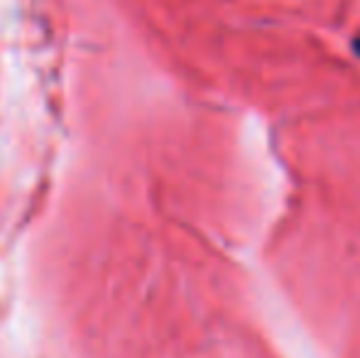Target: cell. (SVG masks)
Masks as SVG:
<instances>
[{
  "label": "cell",
  "instance_id": "cell-1",
  "mask_svg": "<svg viewBox=\"0 0 360 358\" xmlns=\"http://www.w3.org/2000/svg\"><path fill=\"white\" fill-rule=\"evenodd\" d=\"M356 49H358V52H360V39H358V42H356Z\"/></svg>",
  "mask_w": 360,
  "mask_h": 358
}]
</instances>
